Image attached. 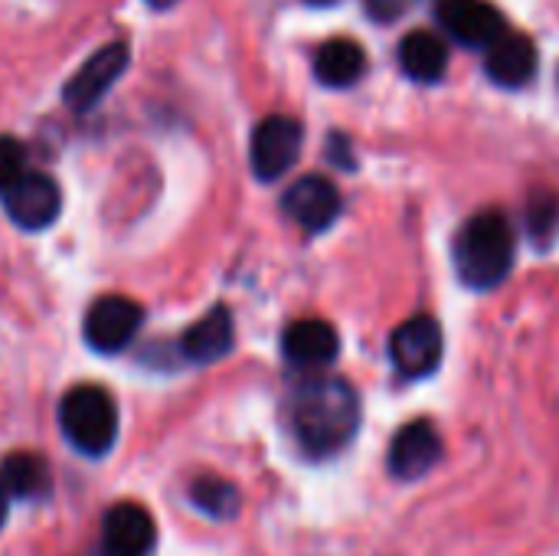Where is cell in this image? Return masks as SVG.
Returning a JSON list of instances; mask_svg holds the SVG:
<instances>
[{"instance_id": "obj_9", "label": "cell", "mask_w": 559, "mask_h": 556, "mask_svg": "<svg viewBox=\"0 0 559 556\" xmlns=\"http://www.w3.org/2000/svg\"><path fill=\"white\" fill-rule=\"evenodd\" d=\"M442 459V436L429 419L406 423L390 442V472L403 482H416L429 475Z\"/></svg>"}, {"instance_id": "obj_13", "label": "cell", "mask_w": 559, "mask_h": 556, "mask_svg": "<svg viewBox=\"0 0 559 556\" xmlns=\"http://www.w3.org/2000/svg\"><path fill=\"white\" fill-rule=\"evenodd\" d=\"M282 354L295 367H328L341 354L337 328L324 318L292 321L282 334Z\"/></svg>"}, {"instance_id": "obj_14", "label": "cell", "mask_w": 559, "mask_h": 556, "mask_svg": "<svg viewBox=\"0 0 559 556\" xmlns=\"http://www.w3.org/2000/svg\"><path fill=\"white\" fill-rule=\"evenodd\" d=\"M485 69L488 75L504 85V88H521L534 79L537 72V46L524 33H504L495 39L485 52Z\"/></svg>"}, {"instance_id": "obj_11", "label": "cell", "mask_w": 559, "mask_h": 556, "mask_svg": "<svg viewBox=\"0 0 559 556\" xmlns=\"http://www.w3.org/2000/svg\"><path fill=\"white\" fill-rule=\"evenodd\" d=\"M439 20L465 46H491L508 33L504 16L488 0H439Z\"/></svg>"}, {"instance_id": "obj_10", "label": "cell", "mask_w": 559, "mask_h": 556, "mask_svg": "<svg viewBox=\"0 0 559 556\" xmlns=\"http://www.w3.org/2000/svg\"><path fill=\"white\" fill-rule=\"evenodd\" d=\"M154 518L134 505L121 501L105 511L102 521V556H147L154 547Z\"/></svg>"}, {"instance_id": "obj_20", "label": "cell", "mask_w": 559, "mask_h": 556, "mask_svg": "<svg viewBox=\"0 0 559 556\" xmlns=\"http://www.w3.org/2000/svg\"><path fill=\"white\" fill-rule=\"evenodd\" d=\"M23 174H26V147L16 138L0 134V190Z\"/></svg>"}, {"instance_id": "obj_24", "label": "cell", "mask_w": 559, "mask_h": 556, "mask_svg": "<svg viewBox=\"0 0 559 556\" xmlns=\"http://www.w3.org/2000/svg\"><path fill=\"white\" fill-rule=\"evenodd\" d=\"M151 7H157V10H167V7H174L177 0H147Z\"/></svg>"}, {"instance_id": "obj_23", "label": "cell", "mask_w": 559, "mask_h": 556, "mask_svg": "<svg viewBox=\"0 0 559 556\" xmlns=\"http://www.w3.org/2000/svg\"><path fill=\"white\" fill-rule=\"evenodd\" d=\"M7 511H10V495H7V488L0 485V528H3V521H7Z\"/></svg>"}, {"instance_id": "obj_15", "label": "cell", "mask_w": 559, "mask_h": 556, "mask_svg": "<svg viewBox=\"0 0 559 556\" xmlns=\"http://www.w3.org/2000/svg\"><path fill=\"white\" fill-rule=\"evenodd\" d=\"M233 341H236L233 315H229V308L216 305L197 324H190L183 331L180 351L190 364H216L233 351Z\"/></svg>"}, {"instance_id": "obj_4", "label": "cell", "mask_w": 559, "mask_h": 556, "mask_svg": "<svg viewBox=\"0 0 559 556\" xmlns=\"http://www.w3.org/2000/svg\"><path fill=\"white\" fill-rule=\"evenodd\" d=\"M305 131L295 118L288 115H269L255 125L252 144H249V161L259 180H278L288 174L301 154Z\"/></svg>"}, {"instance_id": "obj_17", "label": "cell", "mask_w": 559, "mask_h": 556, "mask_svg": "<svg viewBox=\"0 0 559 556\" xmlns=\"http://www.w3.org/2000/svg\"><path fill=\"white\" fill-rule=\"evenodd\" d=\"M367 69V52L354 39H331L314 56V75L331 88L354 85Z\"/></svg>"}, {"instance_id": "obj_25", "label": "cell", "mask_w": 559, "mask_h": 556, "mask_svg": "<svg viewBox=\"0 0 559 556\" xmlns=\"http://www.w3.org/2000/svg\"><path fill=\"white\" fill-rule=\"evenodd\" d=\"M308 3H331V0H308Z\"/></svg>"}, {"instance_id": "obj_1", "label": "cell", "mask_w": 559, "mask_h": 556, "mask_svg": "<svg viewBox=\"0 0 559 556\" xmlns=\"http://www.w3.org/2000/svg\"><path fill=\"white\" fill-rule=\"evenodd\" d=\"M360 423V400L354 387L341 377H311L298 387L292 406V426L308 456L341 452Z\"/></svg>"}, {"instance_id": "obj_3", "label": "cell", "mask_w": 559, "mask_h": 556, "mask_svg": "<svg viewBox=\"0 0 559 556\" xmlns=\"http://www.w3.org/2000/svg\"><path fill=\"white\" fill-rule=\"evenodd\" d=\"M59 429L66 442L82 456H105L118 439V406L108 390L82 383L59 403Z\"/></svg>"}, {"instance_id": "obj_21", "label": "cell", "mask_w": 559, "mask_h": 556, "mask_svg": "<svg viewBox=\"0 0 559 556\" xmlns=\"http://www.w3.org/2000/svg\"><path fill=\"white\" fill-rule=\"evenodd\" d=\"M550 223H557V200L554 197H537L531 203V229L547 233Z\"/></svg>"}, {"instance_id": "obj_16", "label": "cell", "mask_w": 559, "mask_h": 556, "mask_svg": "<svg viewBox=\"0 0 559 556\" xmlns=\"http://www.w3.org/2000/svg\"><path fill=\"white\" fill-rule=\"evenodd\" d=\"M400 66L416 82H436L449 69V46L429 29H413L400 46Z\"/></svg>"}, {"instance_id": "obj_12", "label": "cell", "mask_w": 559, "mask_h": 556, "mask_svg": "<svg viewBox=\"0 0 559 556\" xmlns=\"http://www.w3.org/2000/svg\"><path fill=\"white\" fill-rule=\"evenodd\" d=\"M285 213L308 233H321L328 229L337 213H341V193L337 187L328 180V177H318V174H308L301 180H295L288 190H285V200H282Z\"/></svg>"}, {"instance_id": "obj_8", "label": "cell", "mask_w": 559, "mask_h": 556, "mask_svg": "<svg viewBox=\"0 0 559 556\" xmlns=\"http://www.w3.org/2000/svg\"><path fill=\"white\" fill-rule=\"evenodd\" d=\"M128 59H131V52H128L124 43H108V46H102V49L92 52V56L79 66V72L66 82L62 102H66L72 111H88V108H95V105L111 92V85L121 79V72L128 69Z\"/></svg>"}, {"instance_id": "obj_2", "label": "cell", "mask_w": 559, "mask_h": 556, "mask_svg": "<svg viewBox=\"0 0 559 556\" xmlns=\"http://www.w3.org/2000/svg\"><path fill=\"white\" fill-rule=\"evenodd\" d=\"M514 265V226L504 213H475L455 239V272L468 288H498Z\"/></svg>"}, {"instance_id": "obj_6", "label": "cell", "mask_w": 559, "mask_h": 556, "mask_svg": "<svg viewBox=\"0 0 559 556\" xmlns=\"http://www.w3.org/2000/svg\"><path fill=\"white\" fill-rule=\"evenodd\" d=\"M144 324V308L134 298L124 295H105L98 298L88 311H85V324L82 334L88 341L92 351L98 354H118L124 351L134 334Z\"/></svg>"}, {"instance_id": "obj_5", "label": "cell", "mask_w": 559, "mask_h": 556, "mask_svg": "<svg viewBox=\"0 0 559 556\" xmlns=\"http://www.w3.org/2000/svg\"><path fill=\"white\" fill-rule=\"evenodd\" d=\"M442 324L429 315H416L403 321L393 338H390V360L400 377L406 380H423L436 374L442 360Z\"/></svg>"}, {"instance_id": "obj_18", "label": "cell", "mask_w": 559, "mask_h": 556, "mask_svg": "<svg viewBox=\"0 0 559 556\" xmlns=\"http://www.w3.org/2000/svg\"><path fill=\"white\" fill-rule=\"evenodd\" d=\"M0 485L7 488L10 498L36 501L49 492V469L33 452H13L0 465Z\"/></svg>"}, {"instance_id": "obj_19", "label": "cell", "mask_w": 559, "mask_h": 556, "mask_svg": "<svg viewBox=\"0 0 559 556\" xmlns=\"http://www.w3.org/2000/svg\"><path fill=\"white\" fill-rule=\"evenodd\" d=\"M190 501L213 521H229L239 514V488L226 478L203 475L190 488Z\"/></svg>"}, {"instance_id": "obj_22", "label": "cell", "mask_w": 559, "mask_h": 556, "mask_svg": "<svg viewBox=\"0 0 559 556\" xmlns=\"http://www.w3.org/2000/svg\"><path fill=\"white\" fill-rule=\"evenodd\" d=\"M409 3H413V0H367V13H370L373 20L390 23V20L403 16V13L409 10Z\"/></svg>"}, {"instance_id": "obj_7", "label": "cell", "mask_w": 559, "mask_h": 556, "mask_svg": "<svg viewBox=\"0 0 559 556\" xmlns=\"http://www.w3.org/2000/svg\"><path fill=\"white\" fill-rule=\"evenodd\" d=\"M3 197V210L7 216L20 226V229H46L56 223L59 210H62V190L52 177L26 170L23 177H16L10 187L0 190Z\"/></svg>"}]
</instances>
